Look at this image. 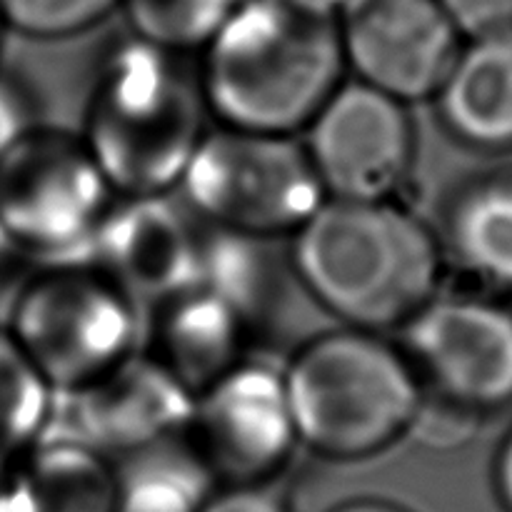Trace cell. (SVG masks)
Masks as SVG:
<instances>
[{
    "label": "cell",
    "mask_w": 512,
    "mask_h": 512,
    "mask_svg": "<svg viewBox=\"0 0 512 512\" xmlns=\"http://www.w3.org/2000/svg\"><path fill=\"white\" fill-rule=\"evenodd\" d=\"M10 512H115L118 465L48 430L0 480Z\"/></svg>",
    "instance_id": "obj_16"
},
{
    "label": "cell",
    "mask_w": 512,
    "mask_h": 512,
    "mask_svg": "<svg viewBox=\"0 0 512 512\" xmlns=\"http://www.w3.org/2000/svg\"><path fill=\"white\" fill-rule=\"evenodd\" d=\"M303 135L328 198L395 200L413 173L408 105L360 80H345Z\"/></svg>",
    "instance_id": "obj_10"
},
{
    "label": "cell",
    "mask_w": 512,
    "mask_h": 512,
    "mask_svg": "<svg viewBox=\"0 0 512 512\" xmlns=\"http://www.w3.org/2000/svg\"><path fill=\"white\" fill-rule=\"evenodd\" d=\"M283 373L300 445L335 463L375 458L408 438L425 398L405 350L370 330L318 335Z\"/></svg>",
    "instance_id": "obj_4"
},
{
    "label": "cell",
    "mask_w": 512,
    "mask_h": 512,
    "mask_svg": "<svg viewBox=\"0 0 512 512\" xmlns=\"http://www.w3.org/2000/svg\"><path fill=\"white\" fill-rule=\"evenodd\" d=\"M205 238L208 225L180 195H118L88 263L153 308L198 280Z\"/></svg>",
    "instance_id": "obj_13"
},
{
    "label": "cell",
    "mask_w": 512,
    "mask_h": 512,
    "mask_svg": "<svg viewBox=\"0 0 512 512\" xmlns=\"http://www.w3.org/2000/svg\"><path fill=\"white\" fill-rule=\"evenodd\" d=\"M283 3L298 5V8L315 10V13H323V15H330V18H335L348 0H283Z\"/></svg>",
    "instance_id": "obj_28"
},
{
    "label": "cell",
    "mask_w": 512,
    "mask_h": 512,
    "mask_svg": "<svg viewBox=\"0 0 512 512\" xmlns=\"http://www.w3.org/2000/svg\"><path fill=\"white\" fill-rule=\"evenodd\" d=\"M33 105L28 93L13 80L0 75V158L35 128Z\"/></svg>",
    "instance_id": "obj_24"
},
{
    "label": "cell",
    "mask_w": 512,
    "mask_h": 512,
    "mask_svg": "<svg viewBox=\"0 0 512 512\" xmlns=\"http://www.w3.org/2000/svg\"><path fill=\"white\" fill-rule=\"evenodd\" d=\"M260 330L210 285L190 288L148 310L145 350L195 395L245 363Z\"/></svg>",
    "instance_id": "obj_14"
},
{
    "label": "cell",
    "mask_w": 512,
    "mask_h": 512,
    "mask_svg": "<svg viewBox=\"0 0 512 512\" xmlns=\"http://www.w3.org/2000/svg\"><path fill=\"white\" fill-rule=\"evenodd\" d=\"M0 33H3V20H0Z\"/></svg>",
    "instance_id": "obj_31"
},
{
    "label": "cell",
    "mask_w": 512,
    "mask_h": 512,
    "mask_svg": "<svg viewBox=\"0 0 512 512\" xmlns=\"http://www.w3.org/2000/svg\"><path fill=\"white\" fill-rule=\"evenodd\" d=\"M185 445L215 488L270 485L300 450L283 368L248 358L200 390Z\"/></svg>",
    "instance_id": "obj_8"
},
{
    "label": "cell",
    "mask_w": 512,
    "mask_h": 512,
    "mask_svg": "<svg viewBox=\"0 0 512 512\" xmlns=\"http://www.w3.org/2000/svg\"><path fill=\"white\" fill-rule=\"evenodd\" d=\"M345 73L335 18L283 0H243L198 70L215 123L275 135L305 133Z\"/></svg>",
    "instance_id": "obj_2"
},
{
    "label": "cell",
    "mask_w": 512,
    "mask_h": 512,
    "mask_svg": "<svg viewBox=\"0 0 512 512\" xmlns=\"http://www.w3.org/2000/svg\"><path fill=\"white\" fill-rule=\"evenodd\" d=\"M5 328L58 398L140 353L148 310L98 265H45L20 288Z\"/></svg>",
    "instance_id": "obj_5"
},
{
    "label": "cell",
    "mask_w": 512,
    "mask_h": 512,
    "mask_svg": "<svg viewBox=\"0 0 512 512\" xmlns=\"http://www.w3.org/2000/svg\"><path fill=\"white\" fill-rule=\"evenodd\" d=\"M193 400V390L143 348L95 383L58 395L50 430L120 463L183 438Z\"/></svg>",
    "instance_id": "obj_12"
},
{
    "label": "cell",
    "mask_w": 512,
    "mask_h": 512,
    "mask_svg": "<svg viewBox=\"0 0 512 512\" xmlns=\"http://www.w3.org/2000/svg\"><path fill=\"white\" fill-rule=\"evenodd\" d=\"M115 465V512H200L215 488L183 438L155 445Z\"/></svg>",
    "instance_id": "obj_18"
},
{
    "label": "cell",
    "mask_w": 512,
    "mask_h": 512,
    "mask_svg": "<svg viewBox=\"0 0 512 512\" xmlns=\"http://www.w3.org/2000/svg\"><path fill=\"white\" fill-rule=\"evenodd\" d=\"M200 512H290V508L270 485H238L215 488Z\"/></svg>",
    "instance_id": "obj_25"
},
{
    "label": "cell",
    "mask_w": 512,
    "mask_h": 512,
    "mask_svg": "<svg viewBox=\"0 0 512 512\" xmlns=\"http://www.w3.org/2000/svg\"><path fill=\"white\" fill-rule=\"evenodd\" d=\"M210 118L198 70L130 35L98 68L80 138L115 195L178 193Z\"/></svg>",
    "instance_id": "obj_3"
},
{
    "label": "cell",
    "mask_w": 512,
    "mask_h": 512,
    "mask_svg": "<svg viewBox=\"0 0 512 512\" xmlns=\"http://www.w3.org/2000/svg\"><path fill=\"white\" fill-rule=\"evenodd\" d=\"M115 198L80 133L35 125L0 158V230L38 268L88 263Z\"/></svg>",
    "instance_id": "obj_6"
},
{
    "label": "cell",
    "mask_w": 512,
    "mask_h": 512,
    "mask_svg": "<svg viewBox=\"0 0 512 512\" xmlns=\"http://www.w3.org/2000/svg\"><path fill=\"white\" fill-rule=\"evenodd\" d=\"M465 40L512 28V0H440Z\"/></svg>",
    "instance_id": "obj_23"
},
{
    "label": "cell",
    "mask_w": 512,
    "mask_h": 512,
    "mask_svg": "<svg viewBox=\"0 0 512 512\" xmlns=\"http://www.w3.org/2000/svg\"><path fill=\"white\" fill-rule=\"evenodd\" d=\"M15 260H20L18 253H15L13 245L8 243L5 233H3V230H0V273H3V270L8 268L10 263H15Z\"/></svg>",
    "instance_id": "obj_29"
},
{
    "label": "cell",
    "mask_w": 512,
    "mask_h": 512,
    "mask_svg": "<svg viewBox=\"0 0 512 512\" xmlns=\"http://www.w3.org/2000/svg\"><path fill=\"white\" fill-rule=\"evenodd\" d=\"M425 393L488 415L512 405V313L495 300L435 295L403 325Z\"/></svg>",
    "instance_id": "obj_9"
},
{
    "label": "cell",
    "mask_w": 512,
    "mask_h": 512,
    "mask_svg": "<svg viewBox=\"0 0 512 512\" xmlns=\"http://www.w3.org/2000/svg\"><path fill=\"white\" fill-rule=\"evenodd\" d=\"M440 243L465 273L512 290V178H483L460 190Z\"/></svg>",
    "instance_id": "obj_17"
},
{
    "label": "cell",
    "mask_w": 512,
    "mask_h": 512,
    "mask_svg": "<svg viewBox=\"0 0 512 512\" xmlns=\"http://www.w3.org/2000/svg\"><path fill=\"white\" fill-rule=\"evenodd\" d=\"M335 23L348 73L405 105L438 95L465 43L440 0H348Z\"/></svg>",
    "instance_id": "obj_11"
},
{
    "label": "cell",
    "mask_w": 512,
    "mask_h": 512,
    "mask_svg": "<svg viewBox=\"0 0 512 512\" xmlns=\"http://www.w3.org/2000/svg\"><path fill=\"white\" fill-rule=\"evenodd\" d=\"M120 0H0L3 28L35 40L83 35L103 23Z\"/></svg>",
    "instance_id": "obj_21"
},
{
    "label": "cell",
    "mask_w": 512,
    "mask_h": 512,
    "mask_svg": "<svg viewBox=\"0 0 512 512\" xmlns=\"http://www.w3.org/2000/svg\"><path fill=\"white\" fill-rule=\"evenodd\" d=\"M243 0H120L130 35L168 53L208 48Z\"/></svg>",
    "instance_id": "obj_20"
},
{
    "label": "cell",
    "mask_w": 512,
    "mask_h": 512,
    "mask_svg": "<svg viewBox=\"0 0 512 512\" xmlns=\"http://www.w3.org/2000/svg\"><path fill=\"white\" fill-rule=\"evenodd\" d=\"M0 512H10L8 503H5V498H3V493H0Z\"/></svg>",
    "instance_id": "obj_30"
},
{
    "label": "cell",
    "mask_w": 512,
    "mask_h": 512,
    "mask_svg": "<svg viewBox=\"0 0 512 512\" xmlns=\"http://www.w3.org/2000/svg\"><path fill=\"white\" fill-rule=\"evenodd\" d=\"M290 273L345 328H403L443 278V243L395 200L328 198L293 235Z\"/></svg>",
    "instance_id": "obj_1"
},
{
    "label": "cell",
    "mask_w": 512,
    "mask_h": 512,
    "mask_svg": "<svg viewBox=\"0 0 512 512\" xmlns=\"http://www.w3.org/2000/svg\"><path fill=\"white\" fill-rule=\"evenodd\" d=\"M495 490H498V498L503 500V505L512 512V430L505 435L503 445H500L498 455H495Z\"/></svg>",
    "instance_id": "obj_26"
},
{
    "label": "cell",
    "mask_w": 512,
    "mask_h": 512,
    "mask_svg": "<svg viewBox=\"0 0 512 512\" xmlns=\"http://www.w3.org/2000/svg\"><path fill=\"white\" fill-rule=\"evenodd\" d=\"M480 418L483 415L470 413L460 405L425 393L408 438L418 440L430 450H455L460 445L470 443V438L478 430Z\"/></svg>",
    "instance_id": "obj_22"
},
{
    "label": "cell",
    "mask_w": 512,
    "mask_h": 512,
    "mask_svg": "<svg viewBox=\"0 0 512 512\" xmlns=\"http://www.w3.org/2000/svg\"><path fill=\"white\" fill-rule=\"evenodd\" d=\"M55 393L0 328V480L53 423Z\"/></svg>",
    "instance_id": "obj_19"
},
{
    "label": "cell",
    "mask_w": 512,
    "mask_h": 512,
    "mask_svg": "<svg viewBox=\"0 0 512 512\" xmlns=\"http://www.w3.org/2000/svg\"><path fill=\"white\" fill-rule=\"evenodd\" d=\"M330 512H410V510L398 503H390V500L358 498V500H348V503L338 505V508H333Z\"/></svg>",
    "instance_id": "obj_27"
},
{
    "label": "cell",
    "mask_w": 512,
    "mask_h": 512,
    "mask_svg": "<svg viewBox=\"0 0 512 512\" xmlns=\"http://www.w3.org/2000/svg\"><path fill=\"white\" fill-rule=\"evenodd\" d=\"M178 195L208 228L273 240L295 235L328 200L298 135L215 125Z\"/></svg>",
    "instance_id": "obj_7"
},
{
    "label": "cell",
    "mask_w": 512,
    "mask_h": 512,
    "mask_svg": "<svg viewBox=\"0 0 512 512\" xmlns=\"http://www.w3.org/2000/svg\"><path fill=\"white\" fill-rule=\"evenodd\" d=\"M438 118L465 148L512 150V28L465 40L435 95Z\"/></svg>",
    "instance_id": "obj_15"
}]
</instances>
